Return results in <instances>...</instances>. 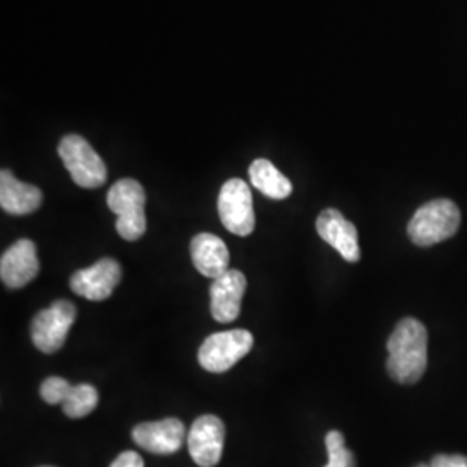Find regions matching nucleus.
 Returning <instances> with one entry per match:
<instances>
[{
	"label": "nucleus",
	"instance_id": "nucleus-1",
	"mask_svg": "<svg viewBox=\"0 0 467 467\" xmlns=\"http://www.w3.org/2000/svg\"><path fill=\"white\" fill-rule=\"evenodd\" d=\"M386 368L393 381L418 383L428 368V331L418 318H401L388 339Z\"/></svg>",
	"mask_w": 467,
	"mask_h": 467
},
{
	"label": "nucleus",
	"instance_id": "nucleus-10",
	"mask_svg": "<svg viewBox=\"0 0 467 467\" xmlns=\"http://www.w3.org/2000/svg\"><path fill=\"white\" fill-rule=\"evenodd\" d=\"M40 270L36 246L30 239H19L0 258V279L11 289L32 283Z\"/></svg>",
	"mask_w": 467,
	"mask_h": 467
},
{
	"label": "nucleus",
	"instance_id": "nucleus-8",
	"mask_svg": "<svg viewBox=\"0 0 467 467\" xmlns=\"http://www.w3.org/2000/svg\"><path fill=\"white\" fill-rule=\"evenodd\" d=\"M225 441V426L217 416H201L189 430L187 447L192 461L201 467H215Z\"/></svg>",
	"mask_w": 467,
	"mask_h": 467
},
{
	"label": "nucleus",
	"instance_id": "nucleus-14",
	"mask_svg": "<svg viewBox=\"0 0 467 467\" xmlns=\"http://www.w3.org/2000/svg\"><path fill=\"white\" fill-rule=\"evenodd\" d=\"M191 258L201 275L217 279L229 270L231 253L215 234L201 233L191 241Z\"/></svg>",
	"mask_w": 467,
	"mask_h": 467
},
{
	"label": "nucleus",
	"instance_id": "nucleus-16",
	"mask_svg": "<svg viewBox=\"0 0 467 467\" xmlns=\"http://www.w3.org/2000/svg\"><path fill=\"white\" fill-rule=\"evenodd\" d=\"M251 184L270 200H285L293 192V185L287 177L274 167L268 160H254L250 167Z\"/></svg>",
	"mask_w": 467,
	"mask_h": 467
},
{
	"label": "nucleus",
	"instance_id": "nucleus-3",
	"mask_svg": "<svg viewBox=\"0 0 467 467\" xmlns=\"http://www.w3.org/2000/svg\"><path fill=\"white\" fill-rule=\"evenodd\" d=\"M108 206L117 213V233L125 241H137L146 234V191L137 181H118L108 192Z\"/></svg>",
	"mask_w": 467,
	"mask_h": 467
},
{
	"label": "nucleus",
	"instance_id": "nucleus-18",
	"mask_svg": "<svg viewBox=\"0 0 467 467\" xmlns=\"http://www.w3.org/2000/svg\"><path fill=\"white\" fill-rule=\"evenodd\" d=\"M329 462L326 467H355V455L345 447V436L339 431H329L326 436Z\"/></svg>",
	"mask_w": 467,
	"mask_h": 467
},
{
	"label": "nucleus",
	"instance_id": "nucleus-12",
	"mask_svg": "<svg viewBox=\"0 0 467 467\" xmlns=\"http://www.w3.org/2000/svg\"><path fill=\"white\" fill-rule=\"evenodd\" d=\"M317 233L327 244H331L347 262L355 264L360 260L358 233L350 220L343 217L341 212L327 208L317 218Z\"/></svg>",
	"mask_w": 467,
	"mask_h": 467
},
{
	"label": "nucleus",
	"instance_id": "nucleus-21",
	"mask_svg": "<svg viewBox=\"0 0 467 467\" xmlns=\"http://www.w3.org/2000/svg\"><path fill=\"white\" fill-rule=\"evenodd\" d=\"M109 467H144V461L137 451H123Z\"/></svg>",
	"mask_w": 467,
	"mask_h": 467
},
{
	"label": "nucleus",
	"instance_id": "nucleus-15",
	"mask_svg": "<svg viewBox=\"0 0 467 467\" xmlns=\"http://www.w3.org/2000/svg\"><path fill=\"white\" fill-rule=\"evenodd\" d=\"M44 194L38 187L17 181L9 170L0 171V206L11 215H30L42 204Z\"/></svg>",
	"mask_w": 467,
	"mask_h": 467
},
{
	"label": "nucleus",
	"instance_id": "nucleus-5",
	"mask_svg": "<svg viewBox=\"0 0 467 467\" xmlns=\"http://www.w3.org/2000/svg\"><path fill=\"white\" fill-rule=\"evenodd\" d=\"M253 334L246 329H233L208 336L198 351L201 368L222 374L233 368L253 348Z\"/></svg>",
	"mask_w": 467,
	"mask_h": 467
},
{
	"label": "nucleus",
	"instance_id": "nucleus-6",
	"mask_svg": "<svg viewBox=\"0 0 467 467\" xmlns=\"http://www.w3.org/2000/svg\"><path fill=\"white\" fill-rule=\"evenodd\" d=\"M77 318V306L67 300L54 301L38 312L32 322V341L42 353H56L63 348L67 333Z\"/></svg>",
	"mask_w": 467,
	"mask_h": 467
},
{
	"label": "nucleus",
	"instance_id": "nucleus-20",
	"mask_svg": "<svg viewBox=\"0 0 467 467\" xmlns=\"http://www.w3.org/2000/svg\"><path fill=\"white\" fill-rule=\"evenodd\" d=\"M431 467H467V457L466 455H459V453H453V455H447V453H440V455H434L433 461L430 462Z\"/></svg>",
	"mask_w": 467,
	"mask_h": 467
},
{
	"label": "nucleus",
	"instance_id": "nucleus-19",
	"mask_svg": "<svg viewBox=\"0 0 467 467\" xmlns=\"http://www.w3.org/2000/svg\"><path fill=\"white\" fill-rule=\"evenodd\" d=\"M73 386L67 383V379L57 378V376H50L42 386H40V397L42 400L49 405H63V401L67 400V393Z\"/></svg>",
	"mask_w": 467,
	"mask_h": 467
},
{
	"label": "nucleus",
	"instance_id": "nucleus-4",
	"mask_svg": "<svg viewBox=\"0 0 467 467\" xmlns=\"http://www.w3.org/2000/svg\"><path fill=\"white\" fill-rule=\"evenodd\" d=\"M57 150L75 184L85 189H98L106 182V165L82 135L69 134L63 137Z\"/></svg>",
	"mask_w": 467,
	"mask_h": 467
},
{
	"label": "nucleus",
	"instance_id": "nucleus-23",
	"mask_svg": "<svg viewBox=\"0 0 467 467\" xmlns=\"http://www.w3.org/2000/svg\"><path fill=\"white\" fill-rule=\"evenodd\" d=\"M44 467H49V466H44Z\"/></svg>",
	"mask_w": 467,
	"mask_h": 467
},
{
	"label": "nucleus",
	"instance_id": "nucleus-9",
	"mask_svg": "<svg viewBox=\"0 0 467 467\" xmlns=\"http://www.w3.org/2000/svg\"><path fill=\"white\" fill-rule=\"evenodd\" d=\"M121 281V267L113 258H102L90 267L82 268L71 275L69 285L73 293L90 301L108 300Z\"/></svg>",
	"mask_w": 467,
	"mask_h": 467
},
{
	"label": "nucleus",
	"instance_id": "nucleus-11",
	"mask_svg": "<svg viewBox=\"0 0 467 467\" xmlns=\"http://www.w3.org/2000/svg\"><path fill=\"white\" fill-rule=\"evenodd\" d=\"M132 438L135 443L144 451L158 453V455H168V453L181 451V447L184 445V422L175 418L142 422L135 426Z\"/></svg>",
	"mask_w": 467,
	"mask_h": 467
},
{
	"label": "nucleus",
	"instance_id": "nucleus-2",
	"mask_svg": "<svg viewBox=\"0 0 467 467\" xmlns=\"http://www.w3.org/2000/svg\"><path fill=\"white\" fill-rule=\"evenodd\" d=\"M461 210L451 200H434L422 204L407 225L414 244L428 248L451 239L459 231Z\"/></svg>",
	"mask_w": 467,
	"mask_h": 467
},
{
	"label": "nucleus",
	"instance_id": "nucleus-13",
	"mask_svg": "<svg viewBox=\"0 0 467 467\" xmlns=\"http://www.w3.org/2000/svg\"><path fill=\"white\" fill-rule=\"evenodd\" d=\"M246 291V277L243 272L229 268L210 287L212 316L218 322H234L241 314V301Z\"/></svg>",
	"mask_w": 467,
	"mask_h": 467
},
{
	"label": "nucleus",
	"instance_id": "nucleus-22",
	"mask_svg": "<svg viewBox=\"0 0 467 467\" xmlns=\"http://www.w3.org/2000/svg\"><path fill=\"white\" fill-rule=\"evenodd\" d=\"M416 467H431L430 464H419V466Z\"/></svg>",
	"mask_w": 467,
	"mask_h": 467
},
{
	"label": "nucleus",
	"instance_id": "nucleus-17",
	"mask_svg": "<svg viewBox=\"0 0 467 467\" xmlns=\"http://www.w3.org/2000/svg\"><path fill=\"white\" fill-rule=\"evenodd\" d=\"M99 403V393L92 384H77L69 389L67 400L63 401V412L67 418L82 419L96 410Z\"/></svg>",
	"mask_w": 467,
	"mask_h": 467
},
{
	"label": "nucleus",
	"instance_id": "nucleus-7",
	"mask_svg": "<svg viewBox=\"0 0 467 467\" xmlns=\"http://www.w3.org/2000/svg\"><path fill=\"white\" fill-rule=\"evenodd\" d=\"M218 215L229 233L246 237L254 231V210L250 185L241 179H231L220 189Z\"/></svg>",
	"mask_w": 467,
	"mask_h": 467
}]
</instances>
